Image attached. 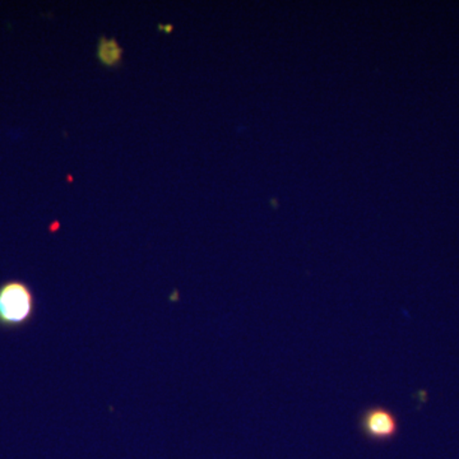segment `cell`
<instances>
[{
    "mask_svg": "<svg viewBox=\"0 0 459 459\" xmlns=\"http://www.w3.org/2000/svg\"><path fill=\"white\" fill-rule=\"evenodd\" d=\"M36 296L29 283L9 280L0 285V329L16 331L32 322Z\"/></svg>",
    "mask_w": 459,
    "mask_h": 459,
    "instance_id": "6da1fadb",
    "label": "cell"
},
{
    "mask_svg": "<svg viewBox=\"0 0 459 459\" xmlns=\"http://www.w3.org/2000/svg\"><path fill=\"white\" fill-rule=\"evenodd\" d=\"M360 428L365 437L376 442L394 439L398 433L397 418L385 407L374 406L365 410L360 419Z\"/></svg>",
    "mask_w": 459,
    "mask_h": 459,
    "instance_id": "7a4b0ae2",
    "label": "cell"
},
{
    "mask_svg": "<svg viewBox=\"0 0 459 459\" xmlns=\"http://www.w3.org/2000/svg\"><path fill=\"white\" fill-rule=\"evenodd\" d=\"M98 57L105 66H117L122 62L123 49L114 39H100Z\"/></svg>",
    "mask_w": 459,
    "mask_h": 459,
    "instance_id": "3957f363",
    "label": "cell"
}]
</instances>
